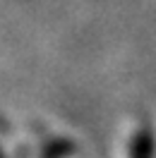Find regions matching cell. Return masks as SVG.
Segmentation results:
<instances>
[{"label": "cell", "instance_id": "1", "mask_svg": "<svg viewBox=\"0 0 156 158\" xmlns=\"http://www.w3.org/2000/svg\"><path fill=\"white\" fill-rule=\"evenodd\" d=\"M154 153V141H151V134L149 132H142L135 141V148H132V158H151Z\"/></svg>", "mask_w": 156, "mask_h": 158}]
</instances>
